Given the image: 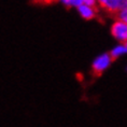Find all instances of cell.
Returning <instances> with one entry per match:
<instances>
[{
	"label": "cell",
	"instance_id": "ba28073f",
	"mask_svg": "<svg viewBox=\"0 0 127 127\" xmlns=\"http://www.w3.org/2000/svg\"><path fill=\"white\" fill-rule=\"evenodd\" d=\"M122 45H125V46H126V47H127V42H126V43H125V44H122Z\"/></svg>",
	"mask_w": 127,
	"mask_h": 127
},
{
	"label": "cell",
	"instance_id": "5b68a950",
	"mask_svg": "<svg viewBox=\"0 0 127 127\" xmlns=\"http://www.w3.org/2000/svg\"><path fill=\"white\" fill-rule=\"evenodd\" d=\"M125 53H127V47L125 45H120V46L115 47V49H113L111 52H109L111 62H114V60H115L120 55L125 54Z\"/></svg>",
	"mask_w": 127,
	"mask_h": 127
},
{
	"label": "cell",
	"instance_id": "277c9868",
	"mask_svg": "<svg viewBox=\"0 0 127 127\" xmlns=\"http://www.w3.org/2000/svg\"><path fill=\"white\" fill-rule=\"evenodd\" d=\"M78 11L80 12L81 16L85 18V20H92V18L96 17V13H97L94 9H92L86 4H81L80 7H78Z\"/></svg>",
	"mask_w": 127,
	"mask_h": 127
},
{
	"label": "cell",
	"instance_id": "8992f818",
	"mask_svg": "<svg viewBox=\"0 0 127 127\" xmlns=\"http://www.w3.org/2000/svg\"><path fill=\"white\" fill-rule=\"evenodd\" d=\"M112 18H115L116 21L124 22V23L127 24V8H125V9H120V10L112 16Z\"/></svg>",
	"mask_w": 127,
	"mask_h": 127
},
{
	"label": "cell",
	"instance_id": "52a82bcc",
	"mask_svg": "<svg viewBox=\"0 0 127 127\" xmlns=\"http://www.w3.org/2000/svg\"><path fill=\"white\" fill-rule=\"evenodd\" d=\"M59 0H30V2L32 4H41V5H47L52 4L54 2H57Z\"/></svg>",
	"mask_w": 127,
	"mask_h": 127
},
{
	"label": "cell",
	"instance_id": "6da1fadb",
	"mask_svg": "<svg viewBox=\"0 0 127 127\" xmlns=\"http://www.w3.org/2000/svg\"><path fill=\"white\" fill-rule=\"evenodd\" d=\"M111 63L112 62H111L109 53H104L99 57H97L94 60L93 65H92V71H91L92 75L94 78H99L102 74V72L110 66Z\"/></svg>",
	"mask_w": 127,
	"mask_h": 127
},
{
	"label": "cell",
	"instance_id": "7a4b0ae2",
	"mask_svg": "<svg viewBox=\"0 0 127 127\" xmlns=\"http://www.w3.org/2000/svg\"><path fill=\"white\" fill-rule=\"evenodd\" d=\"M111 33L122 44H125L127 42V24L124 22L116 21L111 26Z\"/></svg>",
	"mask_w": 127,
	"mask_h": 127
},
{
	"label": "cell",
	"instance_id": "9c48e42d",
	"mask_svg": "<svg viewBox=\"0 0 127 127\" xmlns=\"http://www.w3.org/2000/svg\"><path fill=\"white\" fill-rule=\"evenodd\" d=\"M126 8H127V0H126Z\"/></svg>",
	"mask_w": 127,
	"mask_h": 127
},
{
	"label": "cell",
	"instance_id": "3957f363",
	"mask_svg": "<svg viewBox=\"0 0 127 127\" xmlns=\"http://www.w3.org/2000/svg\"><path fill=\"white\" fill-rule=\"evenodd\" d=\"M97 2L99 7L110 15V17H112L121 9L120 0H97Z\"/></svg>",
	"mask_w": 127,
	"mask_h": 127
}]
</instances>
